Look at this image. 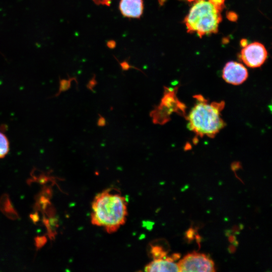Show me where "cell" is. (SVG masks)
Instances as JSON below:
<instances>
[{
    "instance_id": "cell-11",
    "label": "cell",
    "mask_w": 272,
    "mask_h": 272,
    "mask_svg": "<svg viewBox=\"0 0 272 272\" xmlns=\"http://www.w3.org/2000/svg\"><path fill=\"white\" fill-rule=\"evenodd\" d=\"M73 81H76L75 78H70L69 79H60L59 81V88L58 93L56 94V96L59 95L61 92L67 90L70 87L71 82Z\"/></svg>"
},
{
    "instance_id": "cell-8",
    "label": "cell",
    "mask_w": 272,
    "mask_h": 272,
    "mask_svg": "<svg viewBox=\"0 0 272 272\" xmlns=\"http://www.w3.org/2000/svg\"><path fill=\"white\" fill-rule=\"evenodd\" d=\"M119 9L124 17L139 19L143 13V0H120Z\"/></svg>"
},
{
    "instance_id": "cell-19",
    "label": "cell",
    "mask_w": 272,
    "mask_h": 272,
    "mask_svg": "<svg viewBox=\"0 0 272 272\" xmlns=\"http://www.w3.org/2000/svg\"><path fill=\"white\" fill-rule=\"evenodd\" d=\"M93 1L98 5H102L109 6L111 4V0H93Z\"/></svg>"
},
{
    "instance_id": "cell-1",
    "label": "cell",
    "mask_w": 272,
    "mask_h": 272,
    "mask_svg": "<svg viewBox=\"0 0 272 272\" xmlns=\"http://www.w3.org/2000/svg\"><path fill=\"white\" fill-rule=\"evenodd\" d=\"M127 201L115 188H107L95 196L91 205V222L111 234L125 224L127 216Z\"/></svg>"
},
{
    "instance_id": "cell-9",
    "label": "cell",
    "mask_w": 272,
    "mask_h": 272,
    "mask_svg": "<svg viewBox=\"0 0 272 272\" xmlns=\"http://www.w3.org/2000/svg\"><path fill=\"white\" fill-rule=\"evenodd\" d=\"M0 211L10 219L14 220L19 218L7 193L3 194L0 197Z\"/></svg>"
},
{
    "instance_id": "cell-22",
    "label": "cell",
    "mask_w": 272,
    "mask_h": 272,
    "mask_svg": "<svg viewBox=\"0 0 272 272\" xmlns=\"http://www.w3.org/2000/svg\"><path fill=\"white\" fill-rule=\"evenodd\" d=\"M240 43L242 47H244L248 45V41L246 39H242L241 40Z\"/></svg>"
},
{
    "instance_id": "cell-18",
    "label": "cell",
    "mask_w": 272,
    "mask_h": 272,
    "mask_svg": "<svg viewBox=\"0 0 272 272\" xmlns=\"http://www.w3.org/2000/svg\"><path fill=\"white\" fill-rule=\"evenodd\" d=\"M95 77V76H94V77L90 80L87 86V88L92 91H93V88L95 86L97 83Z\"/></svg>"
},
{
    "instance_id": "cell-15",
    "label": "cell",
    "mask_w": 272,
    "mask_h": 272,
    "mask_svg": "<svg viewBox=\"0 0 272 272\" xmlns=\"http://www.w3.org/2000/svg\"><path fill=\"white\" fill-rule=\"evenodd\" d=\"M227 18L232 22H236L238 19V16L233 11H229L226 13Z\"/></svg>"
},
{
    "instance_id": "cell-6",
    "label": "cell",
    "mask_w": 272,
    "mask_h": 272,
    "mask_svg": "<svg viewBox=\"0 0 272 272\" xmlns=\"http://www.w3.org/2000/svg\"><path fill=\"white\" fill-rule=\"evenodd\" d=\"M222 77L228 83L238 85L243 83L248 77V72L241 63L235 61L227 62L223 70Z\"/></svg>"
},
{
    "instance_id": "cell-13",
    "label": "cell",
    "mask_w": 272,
    "mask_h": 272,
    "mask_svg": "<svg viewBox=\"0 0 272 272\" xmlns=\"http://www.w3.org/2000/svg\"><path fill=\"white\" fill-rule=\"evenodd\" d=\"M52 195V190L49 186H44L40 192L36 196H43L50 199Z\"/></svg>"
},
{
    "instance_id": "cell-12",
    "label": "cell",
    "mask_w": 272,
    "mask_h": 272,
    "mask_svg": "<svg viewBox=\"0 0 272 272\" xmlns=\"http://www.w3.org/2000/svg\"><path fill=\"white\" fill-rule=\"evenodd\" d=\"M35 245L37 250L41 248L47 242V238L45 236H37L34 238Z\"/></svg>"
},
{
    "instance_id": "cell-5",
    "label": "cell",
    "mask_w": 272,
    "mask_h": 272,
    "mask_svg": "<svg viewBox=\"0 0 272 272\" xmlns=\"http://www.w3.org/2000/svg\"><path fill=\"white\" fill-rule=\"evenodd\" d=\"M267 52L264 46L257 42L247 45L242 49L240 55L241 60L252 68L260 66L265 61Z\"/></svg>"
},
{
    "instance_id": "cell-14",
    "label": "cell",
    "mask_w": 272,
    "mask_h": 272,
    "mask_svg": "<svg viewBox=\"0 0 272 272\" xmlns=\"http://www.w3.org/2000/svg\"><path fill=\"white\" fill-rule=\"evenodd\" d=\"M208 1L220 11L224 8L225 0H208Z\"/></svg>"
},
{
    "instance_id": "cell-10",
    "label": "cell",
    "mask_w": 272,
    "mask_h": 272,
    "mask_svg": "<svg viewBox=\"0 0 272 272\" xmlns=\"http://www.w3.org/2000/svg\"><path fill=\"white\" fill-rule=\"evenodd\" d=\"M10 150V143L7 136L0 131V159L4 158Z\"/></svg>"
},
{
    "instance_id": "cell-17",
    "label": "cell",
    "mask_w": 272,
    "mask_h": 272,
    "mask_svg": "<svg viewBox=\"0 0 272 272\" xmlns=\"http://www.w3.org/2000/svg\"><path fill=\"white\" fill-rule=\"evenodd\" d=\"M30 219L34 224H37L39 220V217L37 211H35V213L31 214L29 216Z\"/></svg>"
},
{
    "instance_id": "cell-16",
    "label": "cell",
    "mask_w": 272,
    "mask_h": 272,
    "mask_svg": "<svg viewBox=\"0 0 272 272\" xmlns=\"http://www.w3.org/2000/svg\"><path fill=\"white\" fill-rule=\"evenodd\" d=\"M120 66L123 71H127L130 68L136 69L138 70H140L139 69L133 67V66L130 65L127 61H123L121 62H120Z\"/></svg>"
},
{
    "instance_id": "cell-20",
    "label": "cell",
    "mask_w": 272,
    "mask_h": 272,
    "mask_svg": "<svg viewBox=\"0 0 272 272\" xmlns=\"http://www.w3.org/2000/svg\"><path fill=\"white\" fill-rule=\"evenodd\" d=\"M99 117L98 119L97 122L98 126L100 127H102V126H105L106 123L105 118L103 117L102 116H101L100 114H99Z\"/></svg>"
},
{
    "instance_id": "cell-2",
    "label": "cell",
    "mask_w": 272,
    "mask_h": 272,
    "mask_svg": "<svg viewBox=\"0 0 272 272\" xmlns=\"http://www.w3.org/2000/svg\"><path fill=\"white\" fill-rule=\"evenodd\" d=\"M196 102L187 118V127L200 137L214 138L224 126L221 112L224 102H209L201 95H195Z\"/></svg>"
},
{
    "instance_id": "cell-4",
    "label": "cell",
    "mask_w": 272,
    "mask_h": 272,
    "mask_svg": "<svg viewBox=\"0 0 272 272\" xmlns=\"http://www.w3.org/2000/svg\"><path fill=\"white\" fill-rule=\"evenodd\" d=\"M179 271H215L214 261L204 253L196 252L186 255L177 263Z\"/></svg>"
},
{
    "instance_id": "cell-23",
    "label": "cell",
    "mask_w": 272,
    "mask_h": 272,
    "mask_svg": "<svg viewBox=\"0 0 272 272\" xmlns=\"http://www.w3.org/2000/svg\"><path fill=\"white\" fill-rule=\"evenodd\" d=\"M167 0H159V3L160 6H163Z\"/></svg>"
},
{
    "instance_id": "cell-3",
    "label": "cell",
    "mask_w": 272,
    "mask_h": 272,
    "mask_svg": "<svg viewBox=\"0 0 272 272\" xmlns=\"http://www.w3.org/2000/svg\"><path fill=\"white\" fill-rule=\"evenodd\" d=\"M220 12L209 1L196 0L184 20L187 32H196L200 38L217 33L222 21Z\"/></svg>"
},
{
    "instance_id": "cell-24",
    "label": "cell",
    "mask_w": 272,
    "mask_h": 272,
    "mask_svg": "<svg viewBox=\"0 0 272 272\" xmlns=\"http://www.w3.org/2000/svg\"><path fill=\"white\" fill-rule=\"evenodd\" d=\"M188 1L189 2H192V1H194V0H188Z\"/></svg>"
},
{
    "instance_id": "cell-7",
    "label": "cell",
    "mask_w": 272,
    "mask_h": 272,
    "mask_svg": "<svg viewBox=\"0 0 272 272\" xmlns=\"http://www.w3.org/2000/svg\"><path fill=\"white\" fill-rule=\"evenodd\" d=\"M166 252L162 250L152 258V260L145 267L146 271H179L177 263L172 257H166Z\"/></svg>"
},
{
    "instance_id": "cell-21",
    "label": "cell",
    "mask_w": 272,
    "mask_h": 272,
    "mask_svg": "<svg viewBox=\"0 0 272 272\" xmlns=\"http://www.w3.org/2000/svg\"><path fill=\"white\" fill-rule=\"evenodd\" d=\"M106 45L108 48L110 49H113L115 47L116 43L114 40H110L107 42Z\"/></svg>"
}]
</instances>
